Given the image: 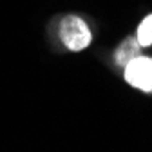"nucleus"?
<instances>
[{
  "label": "nucleus",
  "mask_w": 152,
  "mask_h": 152,
  "mask_svg": "<svg viewBox=\"0 0 152 152\" xmlns=\"http://www.w3.org/2000/svg\"><path fill=\"white\" fill-rule=\"evenodd\" d=\"M138 42L141 47H148L152 45V15L145 16L141 24L138 26Z\"/></svg>",
  "instance_id": "20e7f679"
},
{
  "label": "nucleus",
  "mask_w": 152,
  "mask_h": 152,
  "mask_svg": "<svg viewBox=\"0 0 152 152\" xmlns=\"http://www.w3.org/2000/svg\"><path fill=\"white\" fill-rule=\"evenodd\" d=\"M125 80L129 85L145 92H152V58L138 56L125 67Z\"/></svg>",
  "instance_id": "f03ea898"
},
{
  "label": "nucleus",
  "mask_w": 152,
  "mask_h": 152,
  "mask_svg": "<svg viewBox=\"0 0 152 152\" xmlns=\"http://www.w3.org/2000/svg\"><path fill=\"white\" fill-rule=\"evenodd\" d=\"M138 56H141V45L138 42V38H132V36H127L114 53V58H116L120 67H127Z\"/></svg>",
  "instance_id": "7ed1b4c3"
},
{
  "label": "nucleus",
  "mask_w": 152,
  "mask_h": 152,
  "mask_svg": "<svg viewBox=\"0 0 152 152\" xmlns=\"http://www.w3.org/2000/svg\"><path fill=\"white\" fill-rule=\"evenodd\" d=\"M60 38H62L64 45L72 53L87 49V45L92 40L89 26L80 16H74V15H67V16L62 18V22H60Z\"/></svg>",
  "instance_id": "f257e3e1"
}]
</instances>
